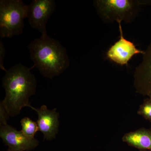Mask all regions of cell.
<instances>
[{
	"label": "cell",
	"instance_id": "obj_1",
	"mask_svg": "<svg viewBox=\"0 0 151 151\" xmlns=\"http://www.w3.org/2000/svg\"><path fill=\"white\" fill-rule=\"evenodd\" d=\"M2 86L5 96L1 103L9 116L13 117L19 115L23 108L29 105V97L36 91V79L30 68L19 63L6 71Z\"/></svg>",
	"mask_w": 151,
	"mask_h": 151
},
{
	"label": "cell",
	"instance_id": "obj_2",
	"mask_svg": "<svg viewBox=\"0 0 151 151\" xmlns=\"http://www.w3.org/2000/svg\"><path fill=\"white\" fill-rule=\"evenodd\" d=\"M30 57L44 77L52 79L62 74L70 66L66 49L56 40L41 36L28 45Z\"/></svg>",
	"mask_w": 151,
	"mask_h": 151
},
{
	"label": "cell",
	"instance_id": "obj_3",
	"mask_svg": "<svg viewBox=\"0 0 151 151\" xmlns=\"http://www.w3.org/2000/svg\"><path fill=\"white\" fill-rule=\"evenodd\" d=\"M93 3L100 18L108 24L119 21L133 22L141 5H151V1L140 0H95Z\"/></svg>",
	"mask_w": 151,
	"mask_h": 151
},
{
	"label": "cell",
	"instance_id": "obj_4",
	"mask_svg": "<svg viewBox=\"0 0 151 151\" xmlns=\"http://www.w3.org/2000/svg\"><path fill=\"white\" fill-rule=\"evenodd\" d=\"M28 5L22 0L0 1V36L11 38L23 32Z\"/></svg>",
	"mask_w": 151,
	"mask_h": 151
},
{
	"label": "cell",
	"instance_id": "obj_5",
	"mask_svg": "<svg viewBox=\"0 0 151 151\" xmlns=\"http://www.w3.org/2000/svg\"><path fill=\"white\" fill-rule=\"evenodd\" d=\"M54 0H33L28 5L27 18L32 28L37 29L42 35H48L46 24L56 9Z\"/></svg>",
	"mask_w": 151,
	"mask_h": 151
},
{
	"label": "cell",
	"instance_id": "obj_6",
	"mask_svg": "<svg viewBox=\"0 0 151 151\" xmlns=\"http://www.w3.org/2000/svg\"><path fill=\"white\" fill-rule=\"evenodd\" d=\"M122 22L121 21L117 22L119 24L120 38L108 49L107 56L110 60L117 64L127 65L133 57L137 54L144 55L145 51L138 49L134 44L124 37Z\"/></svg>",
	"mask_w": 151,
	"mask_h": 151
},
{
	"label": "cell",
	"instance_id": "obj_7",
	"mask_svg": "<svg viewBox=\"0 0 151 151\" xmlns=\"http://www.w3.org/2000/svg\"><path fill=\"white\" fill-rule=\"evenodd\" d=\"M0 137L9 149L17 151H30L39 145L35 138H30L10 125L1 126Z\"/></svg>",
	"mask_w": 151,
	"mask_h": 151
},
{
	"label": "cell",
	"instance_id": "obj_8",
	"mask_svg": "<svg viewBox=\"0 0 151 151\" xmlns=\"http://www.w3.org/2000/svg\"><path fill=\"white\" fill-rule=\"evenodd\" d=\"M28 107L37 113V123L39 131L43 133L45 139L51 140L55 139L59 127V114L57 112L56 108L49 110L45 105H42L40 108H34L30 105Z\"/></svg>",
	"mask_w": 151,
	"mask_h": 151
},
{
	"label": "cell",
	"instance_id": "obj_9",
	"mask_svg": "<svg viewBox=\"0 0 151 151\" xmlns=\"http://www.w3.org/2000/svg\"><path fill=\"white\" fill-rule=\"evenodd\" d=\"M134 77L137 92L148 96L151 94V40L142 61L135 69Z\"/></svg>",
	"mask_w": 151,
	"mask_h": 151
},
{
	"label": "cell",
	"instance_id": "obj_10",
	"mask_svg": "<svg viewBox=\"0 0 151 151\" xmlns=\"http://www.w3.org/2000/svg\"><path fill=\"white\" fill-rule=\"evenodd\" d=\"M122 140L136 148L151 150V130L142 129L129 132L123 136Z\"/></svg>",
	"mask_w": 151,
	"mask_h": 151
},
{
	"label": "cell",
	"instance_id": "obj_11",
	"mask_svg": "<svg viewBox=\"0 0 151 151\" xmlns=\"http://www.w3.org/2000/svg\"><path fill=\"white\" fill-rule=\"evenodd\" d=\"M22 132L30 138H34L36 132L39 131L37 123L33 122L28 117H24L21 121Z\"/></svg>",
	"mask_w": 151,
	"mask_h": 151
},
{
	"label": "cell",
	"instance_id": "obj_12",
	"mask_svg": "<svg viewBox=\"0 0 151 151\" xmlns=\"http://www.w3.org/2000/svg\"><path fill=\"white\" fill-rule=\"evenodd\" d=\"M138 114L151 122V100L147 99L140 106Z\"/></svg>",
	"mask_w": 151,
	"mask_h": 151
},
{
	"label": "cell",
	"instance_id": "obj_13",
	"mask_svg": "<svg viewBox=\"0 0 151 151\" xmlns=\"http://www.w3.org/2000/svg\"><path fill=\"white\" fill-rule=\"evenodd\" d=\"M8 113L1 103H0V124L1 126L7 124V121L9 119Z\"/></svg>",
	"mask_w": 151,
	"mask_h": 151
},
{
	"label": "cell",
	"instance_id": "obj_14",
	"mask_svg": "<svg viewBox=\"0 0 151 151\" xmlns=\"http://www.w3.org/2000/svg\"><path fill=\"white\" fill-rule=\"evenodd\" d=\"M6 50L1 40H0V68L2 70L6 71L4 67V60L6 56Z\"/></svg>",
	"mask_w": 151,
	"mask_h": 151
},
{
	"label": "cell",
	"instance_id": "obj_15",
	"mask_svg": "<svg viewBox=\"0 0 151 151\" xmlns=\"http://www.w3.org/2000/svg\"><path fill=\"white\" fill-rule=\"evenodd\" d=\"M140 151H151V150H141Z\"/></svg>",
	"mask_w": 151,
	"mask_h": 151
},
{
	"label": "cell",
	"instance_id": "obj_16",
	"mask_svg": "<svg viewBox=\"0 0 151 151\" xmlns=\"http://www.w3.org/2000/svg\"><path fill=\"white\" fill-rule=\"evenodd\" d=\"M6 151H17L13 150H11V149H9L8 150H7Z\"/></svg>",
	"mask_w": 151,
	"mask_h": 151
},
{
	"label": "cell",
	"instance_id": "obj_17",
	"mask_svg": "<svg viewBox=\"0 0 151 151\" xmlns=\"http://www.w3.org/2000/svg\"><path fill=\"white\" fill-rule=\"evenodd\" d=\"M149 97H150V99L151 100V94H150V95H149Z\"/></svg>",
	"mask_w": 151,
	"mask_h": 151
}]
</instances>
